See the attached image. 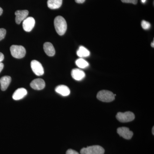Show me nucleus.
I'll list each match as a JSON object with an SVG mask.
<instances>
[{
    "label": "nucleus",
    "mask_w": 154,
    "mask_h": 154,
    "mask_svg": "<svg viewBox=\"0 0 154 154\" xmlns=\"http://www.w3.org/2000/svg\"><path fill=\"white\" fill-rule=\"evenodd\" d=\"M54 25L57 34L60 36L64 35L67 30V23L65 18L61 16H57L54 20Z\"/></svg>",
    "instance_id": "1"
},
{
    "label": "nucleus",
    "mask_w": 154,
    "mask_h": 154,
    "mask_svg": "<svg viewBox=\"0 0 154 154\" xmlns=\"http://www.w3.org/2000/svg\"><path fill=\"white\" fill-rule=\"evenodd\" d=\"M10 50L12 56L17 59L23 58L26 54V50L21 45H12L10 48Z\"/></svg>",
    "instance_id": "2"
},
{
    "label": "nucleus",
    "mask_w": 154,
    "mask_h": 154,
    "mask_svg": "<svg viewBox=\"0 0 154 154\" xmlns=\"http://www.w3.org/2000/svg\"><path fill=\"white\" fill-rule=\"evenodd\" d=\"M97 98L102 102H110L114 100L115 95L112 92L102 90L98 92L97 95Z\"/></svg>",
    "instance_id": "3"
},
{
    "label": "nucleus",
    "mask_w": 154,
    "mask_h": 154,
    "mask_svg": "<svg viewBox=\"0 0 154 154\" xmlns=\"http://www.w3.org/2000/svg\"><path fill=\"white\" fill-rule=\"evenodd\" d=\"M104 148L98 145L83 148L81 150V154H104Z\"/></svg>",
    "instance_id": "4"
},
{
    "label": "nucleus",
    "mask_w": 154,
    "mask_h": 154,
    "mask_svg": "<svg viewBox=\"0 0 154 154\" xmlns=\"http://www.w3.org/2000/svg\"><path fill=\"white\" fill-rule=\"evenodd\" d=\"M116 118L120 122H127L133 121L135 118V116L131 112H119L116 115Z\"/></svg>",
    "instance_id": "5"
},
{
    "label": "nucleus",
    "mask_w": 154,
    "mask_h": 154,
    "mask_svg": "<svg viewBox=\"0 0 154 154\" xmlns=\"http://www.w3.org/2000/svg\"><path fill=\"white\" fill-rule=\"evenodd\" d=\"M31 67L32 71L35 75L37 76H43L44 73V70L41 63L36 60H32L31 62Z\"/></svg>",
    "instance_id": "6"
},
{
    "label": "nucleus",
    "mask_w": 154,
    "mask_h": 154,
    "mask_svg": "<svg viewBox=\"0 0 154 154\" xmlns=\"http://www.w3.org/2000/svg\"><path fill=\"white\" fill-rule=\"evenodd\" d=\"M117 132L119 134L120 136L127 140L131 139L133 135V132L130 131L128 128L125 127H122L118 128Z\"/></svg>",
    "instance_id": "7"
},
{
    "label": "nucleus",
    "mask_w": 154,
    "mask_h": 154,
    "mask_svg": "<svg viewBox=\"0 0 154 154\" xmlns=\"http://www.w3.org/2000/svg\"><path fill=\"white\" fill-rule=\"evenodd\" d=\"M35 20L34 18L28 17L26 18L23 22V28L26 32H30L34 27Z\"/></svg>",
    "instance_id": "8"
},
{
    "label": "nucleus",
    "mask_w": 154,
    "mask_h": 154,
    "mask_svg": "<svg viewBox=\"0 0 154 154\" xmlns=\"http://www.w3.org/2000/svg\"><path fill=\"white\" fill-rule=\"evenodd\" d=\"M30 86L32 88L35 90H42L45 87V82L41 78L35 79L31 83Z\"/></svg>",
    "instance_id": "9"
},
{
    "label": "nucleus",
    "mask_w": 154,
    "mask_h": 154,
    "mask_svg": "<svg viewBox=\"0 0 154 154\" xmlns=\"http://www.w3.org/2000/svg\"><path fill=\"white\" fill-rule=\"evenodd\" d=\"M15 22L17 24H20L21 21L27 18L29 14V12L27 10H17L15 12Z\"/></svg>",
    "instance_id": "10"
},
{
    "label": "nucleus",
    "mask_w": 154,
    "mask_h": 154,
    "mask_svg": "<svg viewBox=\"0 0 154 154\" xmlns=\"http://www.w3.org/2000/svg\"><path fill=\"white\" fill-rule=\"evenodd\" d=\"M28 92L27 90L23 88H20L16 89L13 95L12 98L15 100H19L22 99L27 95Z\"/></svg>",
    "instance_id": "11"
},
{
    "label": "nucleus",
    "mask_w": 154,
    "mask_h": 154,
    "mask_svg": "<svg viewBox=\"0 0 154 154\" xmlns=\"http://www.w3.org/2000/svg\"><path fill=\"white\" fill-rule=\"evenodd\" d=\"M71 75L73 78L78 81L83 79L85 77L84 72L79 69H74L72 70Z\"/></svg>",
    "instance_id": "12"
},
{
    "label": "nucleus",
    "mask_w": 154,
    "mask_h": 154,
    "mask_svg": "<svg viewBox=\"0 0 154 154\" xmlns=\"http://www.w3.org/2000/svg\"><path fill=\"white\" fill-rule=\"evenodd\" d=\"M55 91L58 94L61 95L63 96H67L70 93V90L69 88L64 85H60L56 87L55 88Z\"/></svg>",
    "instance_id": "13"
},
{
    "label": "nucleus",
    "mask_w": 154,
    "mask_h": 154,
    "mask_svg": "<svg viewBox=\"0 0 154 154\" xmlns=\"http://www.w3.org/2000/svg\"><path fill=\"white\" fill-rule=\"evenodd\" d=\"M43 48L47 55L50 56H54L55 54V50L54 47L51 43H45L44 44Z\"/></svg>",
    "instance_id": "14"
},
{
    "label": "nucleus",
    "mask_w": 154,
    "mask_h": 154,
    "mask_svg": "<svg viewBox=\"0 0 154 154\" xmlns=\"http://www.w3.org/2000/svg\"><path fill=\"white\" fill-rule=\"evenodd\" d=\"M11 81V78L9 76H5L0 79L1 88L2 91H5L7 89Z\"/></svg>",
    "instance_id": "15"
},
{
    "label": "nucleus",
    "mask_w": 154,
    "mask_h": 154,
    "mask_svg": "<svg viewBox=\"0 0 154 154\" xmlns=\"http://www.w3.org/2000/svg\"><path fill=\"white\" fill-rule=\"evenodd\" d=\"M63 0H48V7L51 9L54 10L59 8L61 6Z\"/></svg>",
    "instance_id": "16"
},
{
    "label": "nucleus",
    "mask_w": 154,
    "mask_h": 154,
    "mask_svg": "<svg viewBox=\"0 0 154 154\" xmlns=\"http://www.w3.org/2000/svg\"><path fill=\"white\" fill-rule=\"evenodd\" d=\"M77 54L80 57H87L90 55V52L84 47L81 46L77 51Z\"/></svg>",
    "instance_id": "17"
},
{
    "label": "nucleus",
    "mask_w": 154,
    "mask_h": 154,
    "mask_svg": "<svg viewBox=\"0 0 154 154\" xmlns=\"http://www.w3.org/2000/svg\"><path fill=\"white\" fill-rule=\"evenodd\" d=\"M76 65L79 68H81V69H84V68H87L88 67L89 65L87 61L83 58L78 59L76 61Z\"/></svg>",
    "instance_id": "18"
},
{
    "label": "nucleus",
    "mask_w": 154,
    "mask_h": 154,
    "mask_svg": "<svg viewBox=\"0 0 154 154\" xmlns=\"http://www.w3.org/2000/svg\"><path fill=\"white\" fill-rule=\"evenodd\" d=\"M141 26L144 30H148L151 27V25L148 21L143 20L141 22Z\"/></svg>",
    "instance_id": "19"
},
{
    "label": "nucleus",
    "mask_w": 154,
    "mask_h": 154,
    "mask_svg": "<svg viewBox=\"0 0 154 154\" xmlns=\"http://www.w3.org/2000/svg\"><path fill=\"white\" fill-rule=\"evenodd\" d=\"M6 34V30L4 28L0 29V41L4 38Z\"/></svg>",
    "instance_id": "20"
},
{
    "label": "nucleus",
    "mask_w": 154,
    "mask_h": 154,
    "mask_svg": "<svg viewBox=\"0 0 154 154\" xmlns=\"http://www.w3.org/2000/svg\"><path fill=\"white\" fill-rule=\"evenodd\" d=\"M121 1L125 3H131L136 4L137 3L138 0H121Z\"/></svg>",
    "instance_id": "21"
},
{
    "label": "nucleus",
    "mask_w": 154,
    "mask_h": 154,
    "mask_svg": "<svg viewBox=\"0 0 154 154\" xmlns=\"http://www.w3.org/2000/svg\"><path fill=\"white\" fill-rule=\"evenodd\" d=\"M66 154H79L76 151L74 150H72V149H70L67 151Z\"/></svg>",
    "instance_id": "22"
},
{
    "label": "nucleus",
    "mask_w": 154,
    "mask_h": 154,
    "mask_svg": "<svg viewBox=\"0 0 154 154\" xmlns=\"http://www.w3.org/2000/svg\"><path fill=\"white\" fill-rule=\"evenodd\" d=\"M4 59V55L2 53L0 52V62H1Z\"/></svg>",
    "instance_id": "23"
},
{
    "label": "nucleus",
    "mask_w": 154,
    "mask_h": 154,
    "mask_svg": "<svg viewBox=\"0 0 154 154\" xmlns=\"http://www.w3.org/2000/svg\"><path fill=\"white\" fill-rule=\"evenodd\" d=\"M86 0H75L76 2L78 4H82Z\"/></svg>",
    "instance_id": "24"
},
{
    "label": "nucleus",
    "mask_w": 154,
    "mask_h": 154,
    "mask_svg": "<svg viewBox=\"0 0 154 154\" xmlns=\"http://www.w3.org/2000/svg\"><path fill=\"white\" fill-rule=\"evenodd\" d=\"M4 67V65L3 63H2L1 62H0V73L1 72L2 70L3 69Z\"/></svg>",
    "instance_id": "25"
},
{
    "label": "nucleus",
    "mask_w": 154,
    "mask_h": 154,
    "mask_svg": "<svg viewBox=\"0 0 154 154\" xmlns=\"http://www.w3.org/2000/svg\"><path fill=\"white\" fill-rule=\"evenodd\" d=\"M3 12V10L2 9V8L0 7V15L2 14Z\"/></svg>",
    "instance_id": "26"
},
{
    "label": "nucleus",
    "mask_w": 154,
    "mask_h": 154,
    "mask_svg": "<svg viewBox=\"0 0 154 154\" xmlns=\"http://www.w3.org/2000/svg\"><path fill=\"white\" fill-rule=\"evenodd\" d=\"M154 41H153V43H151V46L153 48H154Z\"/></svg>",
    "instance_id": "27"
},
{
    "label": "nucleus",
    "mask_w": 154,
    "mask_h": 154,
    "mask_svg": "<svg viewBox=\"0 0 154 154\" xmlns=\"http://www.w3.org/2000/svg\"><path fill=\"white\" fill-rule=\"evenodd\" d=\"M146 1H147V0H141V1H142V2L143 3H145L146 2Z\"/></svg>",
    "instance_id": "28"
},
{
    "label": "nucleus",
    "mask_w": 154,
    "mask_h": 154,
    "mask_svg": "<svg viewBox=\"0 0 154 154\" xmlns=\"http://www.w3.org/2000/svg\"><path fill=\"white\" fill-rule=\"evenodd\" d=\"M154 127H153V130H152V133H153V135H154Z\"/></svg>",
    "instance_id": "29"
}]
</instances>
